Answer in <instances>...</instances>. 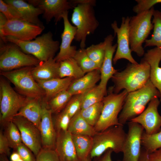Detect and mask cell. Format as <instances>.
Listing matches in <instances>:
<instances>
[{
	"mask_svg": "<svg viewBox=\"0 0 161 161\" xmlns=\"http://www.w3.org/2000/svg\"><path fill=\"white\" fill-rule=\"evenodd\" d=\"M123 126H112L96 133L92 137L93 144L90 154L91 159L101 156L109 149L116 153L122 152L127 134Z\"/></svg>",
	"mask_w": 161,
	"mask_h": 161,
	"instance_id": "5b68a950",
	"label": "cell"
},
{
	"mask_svg": "<svg viewBox=\"0 0 161 161\" xmlns=\"http://www.w3.org/2000/svg\"><path fill=\"white\" fill-rule=\"evenodd\" d=\"M72 137L78 157L81 161H85L92 148L93 137L83 135H72Z\"/></svg>",
	"mask_w": 161,
	"mask_h": 161,
	"instance_id": "83f0119b",
	"label": "cell"
},
{
	"mask_svg": "<svg viewBox=\"0 0 161 161\" xmlns=\"http://www.w3.org/2000/svg\"><path fill=\"white\" fill-rule=\"evenodd\" d=\"M103 107V103L102 101L86 108L81 109L80 113L86 121L94 127L99 120Z\"/></svg>",
	"mask_w": 161,
	"mask_h": 161,
	"instance_id": "d6a6232c",
	"label": "cell"
},
{
	"mask_svg": "<svg viewBox=\"0 0 161 161\" xmlns=\"http://www.w3.org/2000/svg\"><path fill=\"white\" fill-rule=\"evenodd\" d=\"M34 66H27L8 71H1V75L13 84L18 92L27 97L40 99L45 93L31 74Z\"/></svg>",
	"mask_w": 161,
	"mask_h": 161,
	"instance_id": "ba28073f",
	"label": "cell"
},
{
	"mask_svg": "<svg viewBox=\"0 0 161 161\" xmlns=\"http://www.w3.org/2000/svg\"><path fill=\"white\" fill-rule=\"evenodd\" d=\"M42 112V105L40 103V99L28 98L26 104L15 116L25 118L33 124L39 130Z\"/></svg>",
	"mask_w": 161,
	"mask_h": 161,
	"instance_id": "484cf974",
	"label": "cell"
},
{
	"mask_svg": "<svg viewBox=\"0 0 161 161\" xmlns=\"http://www.w3.org/2000/svg\"><path fill=\"white\" fill-rule=\"evenodd\" d=\"M116 161H124L123 160H117Z\"/></svg>",
	"mask_w": 161,
	"mask_h": 161,
	"instance_id": "f5cc1de1",
	"label": "cell"
},
{
	"mask_svg": "<svg viewBox=\"0 0 161 161\" xmlns=\"http://www.w3.org/2000/svg\"><path fill=\"white\" fill-rule=\"evenodd\" d=\"M52 36V33L49 32L33 40L22 41L7 36L5 37V41L16 45L24 52L32 55L40 62H45L54 58L59 49V42L53 40Z\"/></svg>",
	"mask_w": 161,
	"mask_h": 161,
	"instance_id": "277c9868",
	"label": "cell"
},
{
	"mask_svg": "<svg viewBox=\"0 0 161 161\" xmlns=\"http://www.w3.org/2000/svg\"><path fill=\"white\" fill-rule=\"evenodd\" d=\"M0 122L6 125L12 121L28 98L16 92L5 80L1 78L0 82Z\"/></svg>",
	"mask_w": 161,
	"mask_h": 161,
	"instance_id": "9c48e42d",
	"label": "cell"
},
{
	"mask_svg": "<svg viewBox=\"0 0 161 161\" xmlns=\"http://www.w3.org/2000/svg\"><path fill=\"white\" fill-rule=\"evenodd\" d=\"M149 154L143 148H141L140 156L138 161H149Z\"/></svg>",
	"mask_w": 161,
	"mask_h": 161,
	"instance_id": "7dc6e473",
	"label": "cell"
},
{
	"mask_svg": "<svg viewBox=\"0 0 161 161\" xmlns=\"http://www.w3.org/2000/svg\"><path fill=\"white\" fill-rule=\"evenodd\" d=\"M21 158L20 155L16 151L13 152L10 155V159L11 161H17Z\"/></svg>",
	"mask_w": 161,
	"mask_h": 161,
	"instance_id": "c3c4849f",
	"label": "cell"
},
{
	"mask_svg": "<svg viewBox=\"0 0 161 161\" xmlns=\"http://www.w3.org/2000/svg\"><path fill=\"white\" fill-rule=\"evenodd\" d=\"M160 102L159 98H154L141 114L129 121L140 125L148 134L158 132L161 130V116L158 110Z\"/></svg>",
	"mask_w": 161,
	"mask_h": 161,
	"instance_id": "9a60e30c",
	"label": "cell"
},
{
	"mask_svg": "<svg viewBox=\"0 0 161 161\" xmlns=\"http://www.w3.org/2000/svg\"><path fill=\"white\" fill-rule=\"evenodd\" d=\"M28 3L43 11V17L47 23L53 18L56 24L62 18L64 13L74 8L71 1L66 0H29Z\"/></svg>",
	"mask_w": 161,
	"mask_h": 161,
	"instance_id": "2e32d148",
	"label": "cell"
},
{
	"mask_svg": "<svg viewBox=\"0 0 161 161\" xmlns=\"http://www.w3.org/2000/svg\"><path fill=\"white\" fill-rule=\"evenodd\" d=\"M160 12H161V10H160Z\"/></svg>",
	"mask_w": 161,
	"mask_h": 161,
	"instance_id": "db71d44e",
	"label": "cell"
},
{
	"mask_svg": "<svg viewBox=\"0 0 161 161\" xmlns=\"http://www.w3.org/2000/svg\"><path fill=\"white\" fill-rule=\"evenodd\" d=\"M130 18L129 16L122 18L120 26L118 27L116 21H114L111 24L114 35L117 38V47L113 58V62L115 64L118 60L124 59L131 63L137 64L138 63L131 55L130 48L129 29Z\"/></svg>",
	"mask_w": 161,
	"mask_h": 161,
	"instance_id": "7c38bea8",
	"label": "cell"
},
{
	"mask_svg": "<svg viewBox=\"0 0 161 161\" xmlns=\"http://www.w3.org/2000/svg\"><path fill=\"white\" fill-rule=\"evenodd\" d=\"M75 6L71 20L77 28L75 39L80 43L81 48H85L87 36L93 34L99 26L93 9L96 3L94 0L70 1Z\"/></svg>",
	"mask_w": 161,
	"mask_h": 161,
	"instance_id": "6da1fadb",
	"label": "cell"
},
{
	"mask_svg": "<svg viewBox=\"0 0 161 161\" xmlns=\"http://www.w3.org/2000/svg\"><path fill=\"white\" fill-rule=\"evenodd\" d=\"M72 95L66 90L59 93L49 101V109L52 113H58L65 107Z\"/></svg>",
	"mask_w": 161,
	"mask_h": 161,
	"instance_id": "d590c367",
	"label": "cell"
},
{
	"mask_svg": "<svg viewBox=\"0 0 161 161\" xmlns=\"http://www.w3.org/2000/svg\"><path fill=\"white\" fill-rule=\"evenodd\" d=\"M17 161H24L21 158Z\"/></svg>",
	"mask_w": 161,
	"mask_h": 161,
	"instance_id": "816d5d0a",
	"label": "cell"
},
{
	"mask_svg": "<svg viewBox=\"0 0 161 161\" xmlns=\"http://www.w3.org/2000/svg\"><path fill=\"white\" fill-rule=\"evenodd\" d=\"M73 58L85 74L100 70L98 66L88 56L85 48H80L77 50Z\"/></svg>",
	"mask_w": 161,
	"mask_h": 161,
	"instance_id": "1f68e13d",
	"label": "cell"
},
{
	"mask_svg": "<svg viewBox=\"0 0 161 161\" xmlns=\"http://www.w3.org/2000/svg\"><path fill=\"white\" fill-rule=\"evenodd\" d=\"M113 152L112 150L109 149L101 156L95 157L93 161H112V154Z\"/></svg>",
	"mask_w": 161,
	"mask_h": 161,
	"instance_id": "f6af8a7d",
	"label": "cell"
},
{
	"mask_svg": "<svg viewBox=\"0 0 161 161\" xmlns=\"http://www.w3.org/2000/svg\"><path fill=\"white\" fill-rule=\"evenodd\" d=\"M160 97L159 92L150 79L142 88L129 93L119 116L120 124L124 126L128 121L141 114L153 99Z\"/></svg>",
	"mask_w": 161,
	"mask_h": 161,
	"instance_id": "3957f363",
	"label": "cell"
},
{
	"mask_svg": "<svg viewBox=\"0 0 161 161\" xmlns=\"http://www.w3.org/2000/svg\"><path fill=\"white\" fill-rule=\"evenodd\" d=\"M16 150L24 161H36L32 151L23 143L20 144Z\"/></svg>",
	"mask_w": 161,
	"mask_h": 161,
	"instance_id": "7bdbcfd3",
	"label": "cell"
},
{
	"mask_svg": "<svg viewBox=\"0 0 161 161\" xmlns=\"http://www.w3.org/2000/svg\"><path fill=\"white\" fill-rule=\"evenodd\" d=\"M36 161H60L54 149L42 148L36 157Z\"/></svg>",
	"mask_w": 161,
	"mask_h": 161,
	"instance_id": "b9f144b4",
	"label": "cell"
},
{
	"mask_svg": "<svg viewBox=\"0 0 161 161\" xmlns=\"http://www.w3.org/2000/svg\"><path fill=\"white\" fill-rule=\"evenodd\" d=\"M68 11L65 12L62 16L64 24L63 31L61 35V42L59 52L54 58L57 62L70 58H73L77 50L76 47L72 46L77 32L76 27L72 25L68 19Z\"/></svg>",
	"mask_w": 161,
	"mask_h": 161,
	"instance_id": "e0dca14e",
	"label": "cell"
},
{
	"mask_svg": "<svg viewBox=\"0 0 161 161\" xmlns=\"http://www.w3.org/2000/svg\"><path fill=\"white\" fill-rule=\"evenodd\" d=\"M84 94L73 95L64 110L71 118L81 110Z\"/></svg>",
	"mask_w": 161,
	"mask_h": 161,
	"instance_id": "74e56055",
	"label": "cell"
},
{
	"mask_svg": "<svg viewBox=\"0 0 161 161\" xmlns=\"http://www.w3.org/2000/svg\"><path fill=\"white\" fill-rule=\"evenodd\" d=\"M105 47L103 41L96 44H92L85 49L88 56L98 66L100 70L104 59Z\"/></svg>",
	"mask_w": 161,
	"mask_h": 161,
	"instance_id": "e575fe53",
	"label": "cell"
},
{
	"mask_svg": "<svg viewBox=\"0 0 161 161\" xmlns=\"http://www.w3.org/2000/svg\"><path fill=\"white\" fill-rule=\"evenodd\" d=\"M103 100V107L100 118L94 126L97 132L103 131L112 126L121 125L118 117L128 93L124 90L120 93H114L112 89Z\"/></svg>",
	"mask_w": 161,
	"mask_h": 161,
	"instance_id": "52a82bcc",
	"label": "cell"
},
{
	"mask_svg": "<svg viewBox=\"0 0 161 161\" xmlns=\"http://www.w3.org/2000/svg\"><path fill=\"white\" fill-rule=\"evenodd\" d=\"M59 76L60 78L68 77L76 80L85 74L73 58L62 61L59 62Z\"/></svg>",
	"mask_w": 161,
	"mask_h": 161,
	"instance_id": "f1b7e54d",
	"label": "cell"
},
{
	"mask_svg": "<svg viewBox=\"0 0 161 161\" xmlns=\"http://www.w3.org/2000/svg\"><path fill=\"white\" fill-rule=\"evenodd\" d=\"M92 159L89 155L85 161H92Z\"/></svg>",
	"mask_w": 161,
	"mask_h": 161,
	"instance_id": "f907efd6",
	"label": "cell"
},
{
	"mask_svg": "<svg viewBox=\"0 0 161 161\" xmlns=\"http://www.w3.org/2000/svg\"><path fill=\"white\" fill-rule=\"evenodd\" d=\"M141 145L149 154L161 148V130L151 135L147 134L144 131L141 138Z\"/></svg>",
	"mask_w": 161,
	"mask_h": 161,
	"instance_id": "836d02e7",
	"label": "cell"
},
{
	"mask_svg": "<svg viewBox=\"0 0 161 161\" xmlns=\"http://www.w3.org/2000/svg\"><path fill=\"white\" fill-rule=\"evenodd\" d=\"M143 59L146 61L150 67V79L152 83L159 92L161 102V49L155 47L148 50L144 55Z\"/></svg>",
	"mask_w": 161,
	"mask_h": 161,
	"instance_id": "7402d4cb",
	"label": "cell"
},
{
	"mask_svg": "<svg viewBox=\"0 0 161 161\" xmlns=\"http://www.w3.org/2000/svg\"><path fill=\"white\" fill-rule=\"evenodd\" d=\"M152 21L153 32L151 37L145 42L144 47H155L161 49V12L154 10Z\"/></svg>",
	"mask_w": 161,
	"mask_h": 161,
	"instance_id": "f546056e",
	"label": "cell"
},
{
	"mask_svg": "<svg viewBox=\"0 0 161 161\" xmlns=\"http://www.w3.org/2000/svg\"><path fill=\"white\" fill-rule=\"evenodd\" d=\"M149 161H161V148H160L148 155Z\"/></svg>",
	"mask_w": 161,
	"mask_h": 161,
	"instance_id": "bcb514c9",
	"label": "cell"
},
{
	"mask_svg": "<svg viewBox=\"0 0 161 161\" xmlns=\"http://www.w3.org/2000/svg\"><path fill=\"white\" fill-rule=\"evenodd\" d=\"M10 148L9 142L1 131L0 132V154L1 155L6 156L10 155Z\"/></svg>",
	"mask_w": 161,
	"mask_h": 161,
	"instance_id": "ee69618b",
	"label": "cell"
},
{
	"mask_svg": "<svg viewBox=\"0 0 161 161\" xmlns=\"http://www.w3.org/2000/svg\"><path fill=\"white\" fill-rule=\"evenodd\" d=\"M107 94V92L98 85L84 93L81 109H85L97 103L102 101Z\"/></svg>",
	"mask_w": 161,
	"mask_h": 161,
	"instance_id": "4dcf8cb0",
	"label": "cell"
},
{
	"mask_svg": "<svg viewBox=\"0 0 161 161\" xmlns=\"http://www.w3.org/2000/svg\"><path fill=\"white\" fill-rule=\"evenodd\" d=\"M41 105L42 112L39 130L42 148L55 149L57 133L52 120V113L44 103Z\"/></svg>",
	"mask_w": 161,
	"mask_h": 161,
	"instance_id": "d6986e66",
	"label": "cell"
},
{
	"mask_svg": "<svg viewBox=\"0 0 161 161\" xmlns=\"http://www.w3.org/2000/svg\"><path fill=\"white\" fill-rule=\"evenodd\" d=\"M4 134L9 143L10 148L16 149L22 143L20 132L16 125L12 121L6 125Z\"/></svg>",
	"mask_w": 161,
	"mask_h": 161,
	"instance_id": "8d00e7d4",
	"label": "cell"
},
{
	"mask_svg": "<svg viewBox=\"0 0 161 161\" xmlns=\"http://www.w3.org/2000/svg\"><path fill=\"white\" fill-rule=\"evenodd\" d=\"M59 62L54 58L45 62H41L37 66L33 67L31 74L35 80H46L59 78Z\"/></svg>",
	"mask_w": 161,
	"mask_h": 161,
	"instance_id": "d4e9b609",
	"label": "cell"
},
{
	"mask_svg": "<svg viewBox=\"0 0 161 161\" xmlns=\"http://www.w3.org/2000/svg\"><path fill=\"white\" fill-rule=\"evenodd\" d=\"M4 1L16 9L20 13L23 20L44 28V27L38 18L39 16L43 13L42 10L24 0H5Z\"/></svg>",
	"mask_w": 161,
	"mask_h": 161,
	"instance_id": "44dd1931",
	"label": "cell"
},
{
	"mask_svg": "<svg viewBox=\"0 0 161 161\" xmlns=\"http://www.w3.org/2000/svg\"><path fill=\"white\" fill-rule=\"evenodd\" d=\"M75 80L70 78H57L46 80H35L45 93L46 100H50L60 92L67 90Z\"/></svg>",
	"mask_w": 161,
	"mask_h": 161,
	"instance_id": "cb8c5ba5",
	"label": "cell"
},
{
	"mask_svg": "<svg viewBox=\"0 0 161 161\" xmlns=\"http://www.w3.org/2000/svg\"><path fill=\"white\" fill-rule=\"evenodd\" d=\"M154 7L130 17L129 33L130 48L131 52L142 57L145 54L143 44L153 28L151 21Z\"/></svg>",
	"mask_w": 161,
	"mask_h": 161,
	"instance_id": "8992f818",
	"label": "cell"
},
{
	"mask_svg": "<svg viewBox=\"0 0 161 161\" xmlns=\"http://www.w3.org/2000/svg\"><path fill=\"white\" fill-rule=\"evenodd\" d=\"M11 43L1 46V71H10L27 66H35L41 62L35 57L25 54L16 45Z\"/></svg>",
	"mask_w": 161,
	"mask_h": 161,
	"instance_id": "30bf717a",
	"label": "cell"
},
{
	"mask_svg": "<svg viewBox=\"0 0 161 161\" xmlns=\"http://www.w3.org/2000/svg\"><path fill=\"white\" fill-rule=\"evenodd\" d=\"M137 4L133 7V11L138 14L150 10L158 4H161V0H136Z\"/></svg>",
	"mask_w": 161,
	"mask_h": 161,
	"instance_id": "ab89813d",
	"label": "cell"
},
{
	"mask_svg": "<svg viewBox=\"0 0 161 161\" xmlns=\"http://www.w3.org/2000/svg\"><path fill=\"white\" fill-rule=\"evenodd\" d=\"M0 11L7 20L16 19L23 20L21 15L16 9L2 0H0Z\"/></svg>",
	"mask_w": 161,
	"mask_h": 161,
	"instance_id": "f35d334b",
	"label": "cell"
},
{
	"mask_svg": "<svg viewBox=\"0 0 161 161\" xmlns=\"http://www.w3.org/2000/svg\"><path fill=\"white\" fill-rule=\"evenodd\" d=\"M150 67L143 59L137 64H129L120 72H117L112 78L114 86L113 92L119 93L121 90L128 93L137 90L143 87L150 80Z\"/></svg>",
	"mask_w": 161,
	"mask_h": 161,
	"instance_id": "7a4b0ae2",
	"label": "cell"
},
{
	"mask_svg": "<svg viewBox=\"0 0 161 161\" xmlns=\"http://www.w3.org/2000/svg\"><path fill=\"white\" fill-rule=\"evenodd\" d=\"M100 79V70H95L74 80L67 90L72 96L83 94L95 86Z\"/></svg>",
	"mask_w": 161,
	"mask_h": 161,
	"instance_id": "603a6c76",
	"label": "cell"
},
{
	"mask_svg": "<svg viewBox=\"0 0 161 161\" xmlns=\"http://www.w3.org/2000/svg\"><path fill=\"white\" fill-rule=\"evenodd\" d=\"M71 118L64 110L57 116L55 120V127L57 131H68Z\"/></svg>",
	"mask_w": 161,
	"mask_h": 161,
	"instance_id": "60d3db41",
	"label": "cell"
},
{
	"mask_svg": "<svg viewBox=\"0 0 161 161\" xmlns=\"http://www.w3.org/2000/svg\"><path fill=\"white\" fill-rule=\"evenodd\" d=\"M57 133L55 150L60 161H81L77 154L72 134L68 131Z\"/></svg>",
	"mask_w": 161,
	"mask_h": 161,
	"instance_id": "ffe728a7",
	"label": "cell"
},
{
	"mask_svg": "<svg viewBox=\"0 0 161 161\" xmlns=\"http://www.w3.org/2000/svg\"><path fill=\"white\" fill-rule=\"evenodd\" d=\"M12 121L17 126L20 132L23 143L36 157L42 148L39 129L32 123L22 117L15 116Z\"/></svg>",
	"mask_w": 161,
	"mask_h": 161,
	"instance_id": "4fadbf2b",
	"label": "cell"
},
{
	"mask_svg": "<svg viewBox=\"0 0 161 161\" xmlns=\"http://www.w3.org/2000/svg\"><path fill=\"white\" fill-rule=\"evenodd\" d=\"M44 28L20 19L0 21V35L5 42V37L11 36L22 41L35 39Z\"/></svg>",
	"mask_w": 161,
	"mask_h": 161,
	"instance_id": "8fae6325",
	"label": "cell"
},
{
	"mask_svg": "<svg viewBox=\"0 0 161 161\" xmlns=\"http://www.w3.org/2000/svg\"><path fill=\"white\" fill-rule=\"evenodd\" d=\"M0 161H10L7 157V156L4 155H1L0 157Z\"/></svg>",
	"mask_w": 161,
	"mask_h": 161,
	"instance_id": "681fc988",
	"label": "cell"
},
{
	"mask_svg": "<svg viewBox=\"0 0 161 161\" xmlns=\"http://www.w3.org/2000/svg\"><path fill=\"white\" fill-rule=\"evenodd\" d=\"M128 130L122 153L124 161H138L141 152L144 129L140 124L129 121Z\"/></svg>",
	"mask_w": 161,
	"mask_h": 161,
	"instance_id": "5bb4252c",
	"label": "cell"
},
{
	"mask_svg": "<svg viewBox=\"0 0 161 161\" xmlns=\"http://www.w3.org/2000/svg\"><path fill=\"white\" fill-rule=\"evenodd\" d=\"M80 110L71 118L68 131L72 135H86L93 137L97 132L94 127L83 117Z\"/></svg>",
	"mask_w": 161,
	"mask_h": 161,
	"instance_id": "4316f807",
	"label": "cell"
},
{
	"mask_svg": "<svg viewBox=\"0 0 161 161\" xmlns=\"http://www.w3.org/2000/svg\"><path fill=\"white\" fill-rule=\"evenodd\" d=\"M114 37L111 34L107 35L104 38L105 53L104 59L100 69V79L99 86L107 92L106 86L108 81L117 71L113 67L112 62L114 54L117 47V44L113 45Z\"/></svg>",
	"mask_w": 161,
	"mask_h": 161,
	"instance_id": "ac0fdd59",
	"label": "cell"
}]
</instances>
